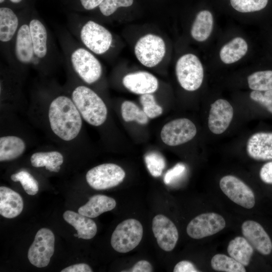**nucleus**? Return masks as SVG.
Returning a JSON list of instances; mask_svg holds the SVG:
<instances>
[{
	"label": "nucleus",
	"instance_id": "nucleus-1",
	"mask_svg": "<svg viewBox=\"0 0 272 272\" xmlns=\"http://www.w3.org/2000/svg\"><path fill=\"white\" fill-rule=\"evenodd\" d=\"M34 109L38 123L60 149H79L83 119L71 96L58 95Z\"/></svg>",
	"mask_w": 272,
	"mask_h": 272
},
{
	"label": "nucleus",
	"instance_id": "nucleus-2",
	"mask_svg": "<svg viewBox=\"0 0 272 272\" xmlns=\"http://www.w3.org/2000/svg\"><path fill=\"white\" fill-rule=\"evenodd\" d=\"M71 97L87 123L99 127L106 122L107 107L102 98L91 89L84 85L78 86L72 92Z\"/></svg>",
	"mask_w": 272,
	"mask_h": 272
},
{
	"label": "nucleus",
	"instance_id": "nucleus-3",
	"mask_svg": "<svg viewBox=\"0 0 272 272\" xmlns=\"http://www.w3.org/2000/svg\"><path fill=\"white\" fill-rule=\"evenodd\" d=\"M143 235V226L137 220L128 219L119 223L111 237L112 248L119 253H127L135 248Z\"/></svg>",
	"mask_w": 272,
	"mask_h": 272
},
{
	"label": "nucleus",
	"instance_id": "nucleus-4",
	"mask_svg": "<svg viewBox=\"0 0 272 272\" xmlns=\"http://www.w3.org/2000/svg\"><path fill=\"white\" fill-rule=\"evenodd\" d=\"M176 74L180 86L185 90L193 91L202 84L203 69L199 58L194 54H186L176 64Z\"/></svg>",
	"mask_w": 272,
	"mask_h": 272
},
{
	"label": "nucleus",
	"instance_id": "nucleus-5",
	"mask_svg": "<svg viewBox=\"0 0 272 272\" xmlns=\"http://www.w3.org/2000/svg\"><path fill=\"white\" fill-rule=\"evenodd\" d=\"M125 176V171L118 165L105 163L90 169L86 173V179L93 189L104 190L117 186Z\"/></svg>",
	"mask_w": 272,
	"mask_h": 272
},
{
	"label": "nucleus",
	"instance_id": "nucleus-6",
	"mask_svg": "<svg viewBox=\"0 0 272 272\" xmlns=\"http://www.w3.org/2000/svg\"><path fill=\"white\" fill-rule=\"evenodd\" d=\"M166 52L163 39L156 35L147 34L139 39L134 46L137 59L144 65L152 67L162 60Z\"/></svg>",
	"mask_w": 272,
	"mask_h": 272
},
{
	"label": "nucleus",
	"instance_id": "nucleus-7",
	"mask_svg": "<svg viewBox=\"0 0 272 272\" xmlns=\"http://www.w3.org/2000/svg\"><path fill=\"white\" fill-rule=\"evenodd\" d=\"M54 235L47 228H41L37 232L28 252L30 262L37 267L48 265L54 251Z\"/></svg>",
	"mask_w": 272,
	"mask_h": 272
},
{
	"label": "nucleus",
	"instance_id": "nucleus-8",
	"mask_svg": "<svg viewBox=\"0 0 272 272\" xmlns=\"http://www.w3.org/2000/svg\"><path fill=\"white\" fill-rule=\"evenodd\" d=\"M71 59L75 72L86 83L93 84L100 78L101 65L89 51L83 48H78L72 53Z\"/></svg>",
	"mask_w": 272,
	"mask_h": 272
},
{
	"label": "nucleus",
	"instance_id": "nucleus-9",
	"mask_svg": "<svg viewBox=\"0 0 272 272\" xmlns=\"http://www.w3.org/2000/svg\"><path fill=\"white\" fill-rule=\"evenodd\" d=\"M223 192L232 201L247 209L255 205V196L252 190L239 178L231 175L223 177L220 181Z\"/></svg>",
	"mask_w": 272,
	"mask_h": 272
},
{
	"label": "nucleus",
	"instance_id": "nucleus-10",
	"mask_svg": "<svg viewBox=\"0 0 272 272\" xmlns=\"http://www.w3.org/2000/svg\"><path fill=\"white\" fill-rule=\"evenodd\" d=\"M196 132V126L190 120L182 118L165 124L160 135L162 141L167 145L176 146L190 141Z\"/></svg>",
	"mask_w": 272,
	"mask_h": 272
},
{
	"label": "nucleus",
	"instance_id": "nucleus-11",
	"mask_svg": "<svg viewBox=\"0 0 272 272\" xmlns=\"http://www.w3.org/2000/svg\"><path fill=\"white\" fill-rule=\"evenodd\" d=\"M81 39L84 44L94 53L101 54L110 48L112 36L103 26L92 21H88L81 31Z\"/></svg>",
	"mask_w": 272,
	"mask_h": 272
},
{
	"label": "nucleus",
	"instance_id": "nucleus-12",
	"mask_svg": "<svg viewBox=\"0 0 272 272\" xmlns=\"http://www.w3.org/2000/svg\"><path fill=\"white\" fill-rule=\"evenodd\" d=\"M225 226V220L221 215L215 213H203L190 221L186 232L191 238L200 239L219 232Z\"/></svg>",
	"mask_w": 272,
	"mask_h": 272
},
{
	"label": "nucleus",
	"instance_id": "nucleus-13",
	"mask_svg": "<svg viewBox=\"0 0 272 272\" xmlns=\"http://www.w3.org/2000/svg\"><path fill=\"white\" fill-rule=\"evenodd\" d=\"M152 228L159 246L165 251H172L179 237L178 230L173 222L159 214L153 218Z\"/></svg>",
	"mask_w": 272,
	"mask_h": 272
},
{
	"label": "nucleus",
	"instance_id": "nucleus-14",
	"mask_svg": "<svg viewBox=\"0 0 272 272\" xmlns=\"http://www.w3.org/2000/svg\"><path fill=\"white\" fill-rule=\"evenodd\" d=\"M233 108L227 100L219 99L211 105L208 126L212 132L220 134L226 130L233 117Z\"/></svg>",
	"mask_w": 272,
	"mask_h": 272
},
{
	"label": "nucleus",
	"instance_id": "nucleus-15",
	"mask_svg": "<svg viewBox=\"0 0 272 272\" xmlns=\"http://www.w3.org/2000/svg\"><path fill=\"white\" fill-rule=\"evenodd\" d=\"M244 237L260 254H269L272 251V242L262 226L256 221L247 220L241 226Z\"/></svg>",
	"mask_w": 272,
	"mask_h": 272
},
{
	"label": "nucleus",
	"instance_id": "nucleus-16",
	"mask_svg": "<svg viewBox=\"0 0 272 272\" xmlns=\"http://www.w3.org/2000/svg\"><path fill=\"white\" fill-rule=\"evenodd\" d=\"M124 86L137 94H152L158 87V81L152 74L147 72H137L128 74L122 79Z\"/></svg>",
	"mask_w": 272,
	"mask_h": 272
},
{
	"label": "nucleus",
	"instance_id": "nucleus-17",
	"mask_svg": "<svg viewBox=\"0 0 272 272\" xmlns=\"http://www.w3.org/2000/svg\"><path fill=\"white\" fill-rule=\"evenodd\" d=\"M246 151L251 158L257 161L272 160V132H259L248 139Z\"/></svg>",
	"mask_w": 272,
	"mask_h": 272
},
{
	"label": "nucleus",
	"instance_id": "nucleus-18",
	"mask_svg": "<svg viewBox=\"0 0 272 272\" xmlns=\"http://www.w3.org/2000/svg\"><path fill=\"white\" fill-rule=\"evenodd\" d=\"M27 149L26 141L14 134H3L0 137V161H10L21 156Z\"/></svg>",
	"mask_w": 272,
	"mask_h": 272
},
{
	"label": "nucleus",
	"instance_id": "nucleus-19",
	"mask_svg": "<svg viewBox=\"0 0 272 272\" xmlns=\"http://www.w3.org/2000/svg\"><path fill=\"white\" fill-rule=\"evenodd\" d=\"M21 196L12 189L4 186L0 187V214L11 219L19 216L23 209Z\"/></svg>",
	"mask_w": 272,
	"mask_h": 272
},
{
	"label": "nucleus",
	"instance_id": "nucleus-20",
	"mask_svg": "<svg viewBox=\"0 0 272 272\" xmlns=\"http://www.w3.org/2000/svg\"><path fill=\"white\" fill-rule=\"evenodd\" d=\"M63 218L77 231L79 238L91 239L96 235L97 231L96 224L89 217L67 210L63 213Z\"/></svg>",
	"mask_w": 272,
	"mask_h": 272
},
{
	"label": "nucleus",
	"instance_id": "nucleus-21",
	"mask_svg": "<svg viewBox=\"0 0 272 272\" xmlns=\"http://www.w3.org/2000/svg\"><path fill=\"white\" fill-rule=\"evenodd\" d=\"M31 165L35 168L44 167L50 172H58L64 162L63 154L57 150L38 151L33 153L30 158Z\"/></svg>",
	"mask_w": 272,
	"mask_h": 272
},
{
	"label": "nucleus",
	"instance_id": "nucleus-22",
	"mask_svg": "<svg viewBox=\"0 0 272 272\" xmlns=\"http://www.w3.org/2000/svg\"><path fill=\"white\" fill-rule=\"evenodd\" d=\"M116 205V201L112 197L103 194H96L91 197L85 205L78 209V213L94 218L105 212L111 211Z\"/></svg>",
	"mask_w": 272,
	"mask_h": 272
},
{
	"label": "nucleus",
	"instance_id": "nucleus-23",
	"mask_svg": "<svg viewBox=\"0 0 272 272\" xmlns=\"http://www.w3.org/2000/svg\"><path fill=\"white\" fill-rule=\"evenodd\" d=\"M15 53L17 59L22 63H28L32 59L34 53V47L28 25H22L18 31Z\"/></svg>",
	"mask_w": 272,
	"mask_h": 272
},
{
	"label": "nucleus",
	"instance_id": "nucleus-24",
	"mask_svg": "<svg viewBox=\"0 0 272 272\" xmlns=\"http://www.w3.org/2000/svg\"><path fill=\"white\" fill-rule=\"evenodd\" d=\"M213 17L207 10L198 12L191 29V35L195 40L202 42L210 36L213 28Z\"/></svg>",
	"mask_w": 272,
	"mask_h": 272
},
{
	"label": "nucleus",
	"instance_id": "nucleus-25",
	"mask_svg": "<svg viewBox=\"0 0 272 272\" xmlns=\"http://www.w3.org/2000/svg\"><path fill=\"white\" fill-rule=\"evenodd\" d=\"M253 248L244 238L236 237L228 245L227 252L230 256L243 264L248 266L253 253Z\"/></svg>",
	"mask_w": 272,
	"mask_h": 272
},
{
	"label": "nucleus",
	"instance_id": "nucleus-26",
	"mask_svg": "<svg viewBox=\"0 0 272 272\" xmlns=\"http://www.w3.org/2000/svg\"><path fill=\"white\" fill-rule=\"evenodd\" d=\"M248 45L245 40L241 37H236L224 45L220 51L221 60L226 64L234 63L246 53Z\"/></svg>",
	"mask_w": 272,
	"mask_h": 272
},
{
	"label": "nucleus",
	"instance_id": "nucleus-27",
	"mask_svg": "<svg viewBox=\"0 0 272 272\" xmlns=\"http://www.w3.org/2000/svg\"><path fill=\"white\" fill-rule=\"evenodd\" d=\"M29 26L34 54L38 58H43L46 55L47 50V35L46 28L37 19L32 20Z\"/></svg>",
	"mask_w": 272,
	"mask_h": 272
},
{
	"label": "nucleus",
	"instance_id": "nucleus-28",
	"mask_svg": "<svg viewBox=\"0 0 272 272\" xmlns=\"http://www.w3.org/2000/svg\"><path fill=\"white\" fill-rule=\"evenodd\" d=\"M18 22V17L11 9L1 8L0 40L2 42H8L13 38L17 30Z\"/></svg>",
	"mask_w": 272,
	"mask_h": 272
},
{
	"label": "nucleus",
	"instance_id": "nucleus-29",
	"mask_svg": "<svg viewBox=\"0 0 272 272\" xmlns=\"http://www.w3.org/2000/svg\"><path fill=\"white\" fill-rule=\"evenodd\" d=\"M212 267L216 271L225 272H245L244 266L231 256L217 254L211 259Z\"/></svg>",
	"mask_w": 272,
	"mask_h": 272
},
{
	"label": "nucleus",
	"instance_id": "nucleus-30",
	"mask_svg": "<svg viewBox=\"0 0 272 272\" xmlns=\"http://www.w3.org/2000/svg\"><path fill=\"white\" fill-rule=\"evenodd\" d=\"M249 88L252 90L265 91L272 90V71L256 72L247 78Z\"/></svg>",
	"mask_w": 272,
	"mask_h": 272
},
{
	"label": "nucleus",
	"instance_id": "nucleus-31",
	"mask_svg": "<svg viewBox=\"0 0 272 272\" xmlns=\"http://www.w3.org/2000/svg\"><path fill=\"white\" fill-rule=\"evenodd\" d=\"M121 115L125 122L135 121L140 124L148 122V117L143 109L131 101H125L121 106Z\"/></svg>",
	"mask_w": 272,
	"mask_h": 272
},
{
	"label": "nucleus",
	"instance_id": "nucleus-32",
	"mask_svg": "<svg viewBox=\"0 0 272 272\" xmlns=\"http://www.w3.org/2000/svg\"><path fill=\"white\" fill-rule=\"evenodd\" d=\"M10 178L14 182H20L25 192L29 195H35L39 190L37 180L26 170H22L12 174Z\"/></svg>",
	"mask_w": 272,
	"mask_h": 272
},
{
	"label": "nucleus",
	"instance_id": "nucleus-33",
	"mask_svg": "<svg viewBox=\"0 0 272 272\" xmlns=\"http://www.w3.org/2000/svg\"><path fill=\"white\" fill-rule=\"evenodd\" d=\"M145 162L150 173L154 177L160 176L166 166L163 156L157 152H151L145 155Z\"/></svg>",
	"mask_w": 272,
	"mask_h": 272
},
{
	"label": "nucleus",
	"instance_id": "nucleus-34",
	"mask_svg": "<svg viewBox=\"0 0 272 272\" xmlns=\"http://www.w3.org/2000/svg\"><path fill=\"white\" fill-rule=\"evenodd\" d=\"M268 0H230L232 7L241 13L260 11L264 8Z\"/></svg>",
	"mask_w": 272,
	"mask_h": 272
},
{
	"label": "nucleus",
	"instance_id": "nucleus-35",
	"mask_svg": "<svg viewBox=\"0 0 272 272\" xmlns=\"http://www.w3.org/2000/svg\"><path fill=\"white\" fill-rule=\"evenodd\" d=\"M140 102L143 111L148 118H154L162 114L163 109L157 104L154 95L152 94L142 95L140 97Z\"/></svg>",
	"mask_w": 272,
	"mask_h": 272
},
{
	"label": "nucleus",
	"instance_id": "nucleus-36",
	"mask_svg": "<svg viewBox=\"0 0 272 272\" xmlns=\"http://www.w3.org/2000/svg\"><path fill=\"white\" fill-rule=\"evenodd\" d=\"M133 0H104L99 6L101 13L105 16L112 14L117 8L132 5Z\"/></svg>",
	"mask_w": 272,
	"mask_h": 272
},
{
	"label": "nucleus",
	"instance_id": "nucleus-37",
	"mask_svg": "<svg viewBox=\"0 0 272 272\" xmlns=\"http://www.w3.org/2000/svg\"><path fill=\"white\" fill-rule=\"evenodd\" d=\"M250 97L272 113V90L265 91L253 90L250 93Z\"/></svg>",
	"mask_w": 272,
	"mask_h": 272
},
{
	"label": "nucleus",
	"instance_id": "nucleus-38",
	"mask_svg": "<svg viewBox=\"0 0 272 272\" xmlns=\"http://www.w3.org/2000/svg\"><path fill=\"white\" fill-rule=\"evenodd\" d=\"M185 170L184 165L178 163L167 171L164 175V182L166 184L171 183L183 173Z\"/></svg>",
	"mask_w": 272,
	"mask_h": 272
},
{
	"label": "nucleus",
	"instance_id": "nucleus-39",
	"mask_svg": "<svg viewBox=\"0 0 272 272\" xmlns=\"http://www.w3.org/2000/svg\"><path fill=\"white\" fill-rule=\"evenodd\" d=\"M259 176L263 182L272 184V161L262 166L259 171Z\"/></svg>",
	"mask_w": 272,
	"mask_h": 272
},
{
	"label": "nucleus",
	"instance_id": "nucleus-40",
	"mask_svg": "<svg viewBox=\"0 0 272 272\" xmlns=\"http://www.w3.org/2000/svg\"><path fill=\"white\" fill-rule=\"evenodd\" d=\"M174 272H198L199 271L194 265L189 261L182 260L178 262L173 269Z\"/></svg>",
	"mask_w": 272,
	"mask_h": 272
},
{
	"label": "nucleus",
	"instance_id": "nucleus-41",
	"mask_svg": "<svg viewBox=\"0 0 272 272\" xmlns=\"http://www.w3.org/2000/svg\"><path fill=\"white\" fill-rule=\"evenodd\" d=\"M93 270L87 264L77 263L67 266L61 270V272H92Z\"/></svg>",
	"mask_w": 272,
	"mask_h": 272
},
{
	"label": "nucleus",
	"instance_id": "nucleus-42",
	"mask_svg": "<svg viewBox=\"0 0 272 272\" xmlns=\"http://www.w3.org/2000/svg\"><path fill=\"white\" fill-rule=\"evenodd\" d=\"M130 271L151 272L153 271V268L149 261L142 260L137 262L131 268Z\"/></svg>",
	"mask_w": 272,
	"mask_h": 272
},
{
	"label": "nucleus",
	"instance_id": "nucleus-43",
	"mask_svg": "<svg viewBox=\"0 0 272 272\" xmlns=\"http://www.w3.org/2000/svg\"><path fill=\"white\" fill-rule=\"evenodd\" d=\"M104 0H80L83 7L87 10H90L99 6Z\"/></svg>",
	"mask_w": 272,
	"mask_h": 272
},
{
	"label": "nucleus",
	"instance_id": "nucleus-44",
	"mask_svg": "<svg viewBox=\"0 0 272 272\" xmlns=\"http://www.w3.org/2000/svg\"><path fill=\"white\" fill-rule=\"evenodd\" d=\"M5 0H0V3H2L4 2ZM10 1H11L12 3H19L20 2H21L22 0H10Z\"/></svg>",
	"mask_w": 272,
	"mask_h": 272
},
{
	"label": "nucleus",
	"instance_id": "nucleus-45",
	"mask_svg": "<svg viewBox=\"0 0 272 272\" xmlns=\"http://www.w3.org/2000/svg\"><path fill=\"white\" fill-rule=\"evenodd\" d=\"M74 236H75V237H78V233L77 234H74Z\"/></svg>",
	"mask_w": 272,
	"mask_h": 272
}]
</instances>
